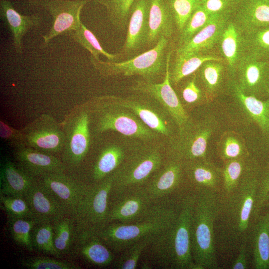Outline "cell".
I'll list each match as a JSON object with an SVG mask.
<instances>
[{
  "mask_svg": "<svg viewBox=\"0 0 269 269\" xmlns=\"http://www.w3.org/2000/svg\"><path fill=\"white\" fill-rule=\"evenodd\" d=\"M151 238L148 237L136 242L120 253L113 264L114 268L117 269H136Z\"/></svg>",
  "mask_w": 269,
  "mask_h": 269,
  "instance_id": "45",
  "label": "cell"
},
{
  "mask_svg": "<svg viewBox=\"0 0 269 269\" xmlns=\"http://www.w3.org/2000/svg\"><path fill=\"white\" fill-rule=\"evenodd\" d=\"M261 166L259 187L252 215L253 222L258 218L264 208L265 201L269 193V158L261 164Z\"/></svg>",
  "mask_w": 269,
  "mask_h": 269,
  "instance_id": "49",
  "label": "cell"
},
{
  "mask_svg": "<svg viewBox=\"0 0 269 269\" xmlns=\"http://www.w3.org/2000/svg\"><path fill=\"white\" fill-rule=\"evenodd\" d=\"M53 233L52 222L38 223L31 232V240L34 250L59 258L53 244Z\"/></svg>",
  "mask_w": 269,
  "mask_h": 269,
  "instance_id": "43",
  "label": "cell"
},
{
  "mask_svg": "<svg viewBox=\"0 0 269 269\" xmlns=\"http://www.w3.org/2000/svg\"><path fill=\"white\" fill-rule=\"evenodd\" d=\"M37 180L54 195L73 217L91 184L67 172L48 174Z\"/></svg>",
  "mask_w": 269,
  "mask_h": 269,
  "instance_id": "15",
  "label": "cell"
},
{
  "mask_svg": "<svg viewBox=\"0 0 269 269\" xmlns=\"http://www.w3.org/2000/svg\"><path fill=\"white\" fill-rule=\"evenodd\" d=\"M236 3V5L241 0H233Z\"/></svg>",
  "mask_w": 269,
  "mask_h": 269,
  "instance_id": "57",
  "label": "cell"
},
{
  "mask_svg": "<svg viewBox=\"0 0 269 269\" xmlns=\"http://www.w3.org/2000/svg\"><path fill=\"white\" fill-rule=\"evenodd\" d=\"M267 208V210L266 211V213L268 214L269 217V206L266 207Z\"/></svg>",
  "mask_w": 269,
  "mask_h": 269,
  "instance_id": "56",
  "label": "cell"
},
{
  "mask_svg": "<svg viewBox=\"0 0 269 269\" xmlns=\"http://www.w3.org/2000/svg\"><path fill=\"white\" fill-rule=\"evenodd\" d=\"M0 17L10 31L16 53H23L22 38L32 28L39 26L42 17L38 14L24 15L14 8L9 0H0Z\"/></svg>",
  "mask_w": 269,
  "mask_h": 269,
  "instance_id": "24",
  "label": "cell"
},
{
  "mask_svg": "<svg viewBox=\"0 0 269 269\" xmlns=\"http://www.w3.org/2000/svg\"><path fill=\"white\" fill-rule=\"evenodd\" d=\"M228 86L241 111L250 121L258 126L263 137L269 142V95L263 100L244 94L230 80Z\"/></svg>",
  "mask_w": 269,
  "mask_h": 269,
  "instance_id": "26",
  "label": "cell"
},
{
  "mask_svg": "<svg viewBox=\"0 0 269 269\" xmlns=\"http://www.w3.org/2000/svg\"><path fill=\"white\" fill-rule=\"evenodd\" d=\"M13 156L20 167L37 179L48 174L67 172L61 159L31 147L14 149Z\"/></svg>",
  "mask_w": 269,
  "mask_h": 269,
  "instance_id": "22",
  "label": "cell"
},
{
  "mask_svg": "<svg viewBox=\"0 0 269 269\" xmlns=\"http://www.w3.org/2000/svg\"><path fill=\"white\" fill-rule=\"evenodd\" d=\"M249 158H238L223 162L222 168L223 188L221 195L227 196L238 186Z\"/></svg>",
  "mask_w": 269,
  "mask_h": 269,
  "instance_id": "41",
  "label": "cell"
},
{
  "mask_svg": "<svg viewBox=\"0 0 269 269\" xmlns=\"http://www.w3.org/2000/svg\"><path fill=\"white\" fill-rule=\"evenodd\" d=\"M21 130L25 146L54 155L61 154L64 145V132L51 115L42 114Z\"/></svg>",
  "mask_w": 269,
  "mask_h": 269,
  "instance_id": "14",
  "label": "cell"
},
{
  "mask_svg": "<svg viewBox=\"0 0 269 269\" xmlns=\"http://www.w3.org/2000/svg\"><path fill=\"white\" fill-rule=\"evenodd\" d=\"M195 73L208 103L219 95L223 88L225 76L228 77L224 62L220 61H207Z\"/></svg>",
  "mask_w": 269,
  "mask_h": 269,
  "instance_id": "32",
  "label": "cell"
},
{
  "mask_svg": "<svg viewBox=\"0 0 269 269\" xmlns=\"http://www.w3.org/2000/svg\"><path fill=\"white\" fill-rule=\"evenodd\" d=\"M33 0V1H35L36 3H39V4H40L41 3H42L43 2L48 1H49V0Z\"/></svg>",
  "mask_w": 269,
  "mask_h": 269,
  "instance_id": "55",
  "label": "cell"
},
{
  "mask_svg": "<svg viewBox=\"0 0 269 269\" xmlns=\"http://www.w3.org/2000/svg\"><path fill=\"white\" fill-rule=\"evenodd\" d=\"M70 255L79 257L89 264L100 268L113 264L116 257L97 233L89 230L77 231Z\"/></svg>",
  "mask_w": 269,
  "mask_h": 269,
  "instance_id": "21",
  "label": "cell"
},
{
  "mask_svg": "<svg viewBox=\"0 0 269 269\" xmlns=\"http://www.w3.org/2000/svg\"><path fill=\"white\" fill-rule=\"evenodd\" d=\"M214 117L191 119L188 124L166 142L165 157L185 162L210 158L207 149L209 140L219 128Z\"/></svg>",
  "mask_w": 269,
  "mask_h": 269,
  "instance_id": "9",
  "label": "cell"
},
{
  "mask_svg": "<svg viewBox=\"0 0 269 269\" xmlns=\"http://www.w3.org/2000/svg\"><path fill=\"white\" fill-rule=\"evenodd\" d=\"M106 9L108 18L117 29L124 31L128 27L132 6L135 0H93Z\"/></svg>",
  "mask_w": 269,
  "mask_h": 269,
  "instance_id": "39",
  "label": "cell"
},
{
  "mask_svg": "<svg viewBox=\"0 0 269 269\" xmlns=\"http://www.w3.org/2000/svg\"><path fill=\"white\" fill-rule=\"evenodd\" d=\"M142 187L153 202L182 197L187 193L183 162L165 157L162 166Z\"/></svg>",
  "mask_w": 269,
  "mask_h": 269,
  "instance_id": "13",
  "label": "cell"
},
{
  "mask_svg": "<svg viewBox=\"0 0 269 269\" xmlns=\"http://www.w3.org/2000/svg\"><path fill=\"white\" fill-rule=\"evenodd\" d=\"M172 15L178 35L194 10L201 4V0H166Z\"/></svg>",
  "mask_w": 269,
  "mask_h": 269,
  "instance_id": "46",
  "label": "cell"
},
{
  "mask_svg": "<svg viewBox=\"0 0 269 269\" xmlns=\"http://www.w3.org/2000/svg\"><path fill=\"white\" fill-rule=\"evenodd\" d=\"M248 242L252 248L253 268L269 269V217L266 212L253 222Z\"/></svg>",
  "mask_w": 269,
  "mask_h": 269,
  "instance_id": "31",
  "label": "cell"
},
{
  "mask_svg": "<svg viewBox=\"0 0 269 269\" xmlns=\"http://www.w3.org/2000/svg\"><path fill=\"white\" fill-rule=\"evenodd\" d=\"M172 42L162 36L153 47L129 59L104 61L91 56L90 61L102 76H138L144 80L157 82L164 78L167 56L172 48Z\"/></svg>",
  "mask_w": 269,
  "mask_h": 269,
  "instance_id": "7",
  "label": "cell"
},
{
  "mask_svg": "<svg viewBox=\"0 0 269 269\" xmlns=\"http://www.w3.org/2000/svg\"><path fill=\"white\" fill-rule=\"evenodd\" d=\"M195 193L181 198L178 215L168 228L151 237L142 257L160 269H195L191 248V227Z\"/></svg>",
  "mask_w": 269,
  "mask_h": 269,
  "instance_id": "2",
  "label": "cell"
},
{
  "mask_svg": "<svg viewBox=\"0 0 269 269\" xmlns=\"http://www.w3.org/2000/svg\"><path fill=\"white\" fill-rule=\"evenodd\" d=\"M93 0H52L40 4L50 14L52 25L42 36L46 45L55 37L80 27L81 11L84 5Z\"/></svg>",
  "mask_w": 269,
  "mask_h": 269,
  "instance_id": "17",
  "label": "cell"
},
{
  "mask_svg": "<svg viewBox=\"0 0 269 269\" xmlns=\"http://www.w3.org/2000/svg\"><path fill=\"white\" fill-rule=\"evenodd\" d=\"M230 15H212L210 21L189 41L175 48V54L204 53L218 45L220 37Z\"/></svg>",
  "mask_w": 269,
  "mask_h": 269,
  "instance_id": "28",
  "label": "cell"
},
{
  "mask_svg": "<svg viewBox=\"0 0 269 269\" xmlns=\"http://www.w3.org/2000/svg\"><path fill=\"white\" fill-rule=\"evenodd\" d=\"M181 199L155 202L148 214L139 220L131 223L111 222L97 234L114 253L119 254L134 243L172 226L177 219Z\"/></svg>",
  "mask_w": 269,
  "mask_h": 269,
  "instance_id": "3",
  "label": "cell"
},
{
  "mask_svg": "<svg viewBox=\"0 0 269 269\" xmlns=\"http://www.w3.org/2000/svg\"><path fill=\"white\" fill-rule=\"evenodd\" d=\"M212 16L201 4L199 5L194 10L182 31L177 35L176 48L189 41L210 21Z\"/></svg>",
  "mask_w": 269,
  "mask_h": 269,
  "instance_id": "44",
  "label": "cell"
},
{
  "mask_svg": "<svg viewBox=\"0 0 269 269\" xmlns=\"http://www.w3.org/2000/svg\"><path fill=\"white\" fill-rule=\"evenodd\" d=\"M217 45L226 65L229 79L246 56L243 33L231 16L225 25Z\"/></svg>",
  "mask_w": 269,
  "mask_h": 269,
  "instance_id": "29",
  "label": "cell"
},
{
  "mask_svg": "<svg viewBox=\"0 0 269 269\" xmlns=\"http://www.w3.org/2000/svg\"><path fill=\"white\" fill-rule=\"evenodd\" d=\"M62 128L64 145L61 159L67 172L75 176L82 167L90 146V117L87 103L74 107L66 116Z\"/></svg>",
  "mask_w": 269,
  "mask_h": 269,
  "instance_id": "8",
  "label": "cell"
},
{
  "mask_svg": "<svg viewBox=\"0 0 269 269\" xmlns=\"http://www.w3.org/2000/svg\"><path fill=\"white\" fill-rule=\"evenodd\" d=\"M210 60L224 61L222 57L204 53L175 54L170 61L169 73L172 86L176 87L184 78L193 74L205 62Z\"/></svg>",
  "mask_w": 269,
  "mask_h": 269,
  "instance_id": "34",
  "label": "cell"
},
{
  "mask_svg": "<svg viewBox=\"0 0 269 269\" xmlns=\"http://www.w3.org/2000/svg\"><path fill=\"white\" fill-rule=\"evenodd\" d=\"M115 98L121 105L131 110L147 127L157 134L162 140L167 142L176 134L177 132L174 131V126H176L172 118L155 100L135 93L125 97L115 96Z\"/></svg>",
  "mask_w": 269,
  "mask_h": 269,
  "instance_id": "12",
  "label": "cell"
},
{
  "mask_svg": "<svg viewBox=\"0 0 269 269\" xmlns=\"http://www.w3.org/2000/svg\"><path fill=\"white\" fill-rule=\"evenodd\" d=\"M0 135L14 149L25 146L21 130L13 128L2 121H0Z\"/></svg>",
  "mask_w": 269,
  "mask_h": 269,
  "instance_id": "51",
  "label": "cell"
},
{
  "mask_svg": "<svg viewBox=\"0 0 269 269\" xmlns=\"http://www.w3.org/2000/svg\"><path fill=\"white\" fill-rule=\"evenodd\" d=\"M149 0H135L131 8L127 35L118 54L120 60L129 59L145 49L148 33Z\"/></svg>",
  "mask_w": 269,
  "mask_h": 269,
  "instance_id": "18",
  "label": "cell"
},
{
  "mask_svg": "<svg viewBox=\"0 0 269 269\" xmlns=\"http://www.w3.org/2000/svg\"><path fill=\"white\" fill-rule=\"evenodd\" d=\"M155 203L142 187L110 196L108 224L137 221L148 214Z\"/></svg>",
  "mask_w": 269,
  "mask_h": 269,
  "instance_id": "16",
  "label": "cell"
},
{
  "mask_svg": "<svg viewBox=\"0 0 269 269\" xmlns=\"http://www.w3.org/2000/svg\"><path fill=\"white\" fill-rule=\"evenodd\" d=\"M173 52L172 48L168 52L166 73L162 82L147 81L139 78L135 80L129 89L133 93L147 95L159 102L172 118L178 132L188 124L192 118L182 106L170 82L169 69Z\"/></svg>",
  "mask_w": 269,
  "mask_h": 269,
  "instance_id": "11",
  "label": "cell"
},
{
  "mask_svg": "<svg viewBox=\"0 0 269 269\" xmlns=\"http://www.w3.org/2000/svg\"><path fill=\"white\" fill-rule=\"evenodd\" d=\"M269 206V193L268 194L267 197V198H266V201H265V206H264V208L265 207H267Z\"/></svg>",
  "mask_w": 269,
  "mask_h": 269,
  "instance_id": "54",
  "label": "cell"
},
{
  "mask_svg": "<svg viewBox=\"0 0 269 269\" xmlns=\"http://www.w3.org/2000/svg\"><path fill=\"white\" fill-rule=\"evenodd\" d=\"M37 221L32 218H7L8 228L13 240L29 252L34 251L31 232Z\"/></svg>",
  "mask_w": 269,
  "mask_h": 269,
  "instance_id": "42",
  "label": "cell"
},
{
  "mask_svg": "<svg viewBox=\"0 0 269 269\" xmlns=\"http://www.w3.org/2000/svg\"><path fill=\"white\" fill-rule=\"evenodd\" d=\"M268 60H259L246 55L229 80L244 94L259 99L268 97L266 80Z\"/></svg>",
  "mask_w": 269,
  "mask_h": 269,
  "instance_id": "19",
  "label": "cell"
},
{
  "mask_svg": "<svg viewBox=\"0 0 269 269\" xmlns=\"http://www.w3.org/2000/svg\"><path fill=\"white\" fill-rule=\"evenodd\" d=\"M164 146L162 140L143 141L127 150L124 160L111 174L110 196L143 187L162 166L165 159Z\"/></svg>",
  "mask_w": 269,
  "mask_h": 269,
  "instance_id": "6",
  "label": "cell"
},
{
  "mask_svg": "<svg viewBox=\"0 0 269 269\" xmlns=\"http://www.w3.org/2000/svg\"><path fill=\"white\" fill-rule=\"evenodd\" d=\"M0 206L1 209L6 214L7 218H32L29 206L24 197L0 194Z\"/></svg>",
  "mask_w": 269,
  "mask_h": 269,
  "instance_id": "48",
  "label": "cell"
},
{
  "mask_svg": "<svg viewBox=\"0 0 269 269\" xmlns=\"http://www.w3.org/2000/svg\"><path fill=\"white\" fill-rule=\"evenodd\" d=\"M73 39L81 46L88 51L91 56L99 58L100 55L105 56L108 61H119L120 55L107 52L101 46L94 34L81 22L79 28L74 31L72 35Z\"/></svg>",
  "mask_w": 269,
  "mask_h": 269,
  "instance_id": "40",
  "label": "cell"
},
{
  "mask_svg": "<svg viewBox=\"0 0 269 269\" xmlns=\"http://www.w3.org/2000/svg\"><path fill=\"white\" fill-rule=\"evenodd\" d=\"M177 87L179 92V99L187 112L208 103L204 91L198 83L195 72L182 79Z\"/></svg>",
  "mask_w": 269,
  "mask_h": 269,
  "instance_id": "38",
  "label": "cell"
},
{
  "mask_svg": "<svg viewBox=\"0 0 269 269\" xmlns=\"http://www.w3.org/2000/svg\"><path fill=\"white\" fill-rule=\"evenodd\" d=\"M243 33L245 55L259 60H269V26Z\"/></svg>",
  "mask_w": 269,
  "mask_h": 269,
  "instance_id": "37",
  "label": "cell"
},
{
  "mask_svg": "<svg viewBox=\"0 0 269 269\" xmlns=\"http://www.w3.org/2000/svg\"><path fill=\"white\" fill-rule=\"evenodd\" d=\"M195 195L191 227V248L195 269H217L215 223L221 194L206 189Z\"/></svg>",
  "mask_w": 269,
  "mask_h": 269,
  "instance_id": "4",
  "label": "cell"
},
{
  "mask_svg": "<svg viewBox=\"0 0 269 269\" xmlns=\"http://www.w3.org/2000/svg\"><path fill=\"white\" fill-rule=\"evenodd\" d=\"M249 248L248 241L244 242L241 244L238 251V256L233 262L231 269H246L248 268Z\"/></svg>",
  "mask_w": 269,
  "mask_h": 269,
  "instance_id": "52",
  "label": "cell"
},
{
  "mask_svg": "<svg viewBox=\"0 0 269 269\" xmlns=\"http://www.w3.org/2000/svg\"><path fill=\"white\" fill-rule=\"evenodd\" d=\"M48 257H31L21 260V265L29 269H79L80 267L68 261Z\"/></svg>",
  "mask_w": 269,
  "mask_h": 269,
  "instance_id": "47",
  "label": "cell"
},
{
  "mask_svg": "<svg viewBox=\"0 0 269 269\" xmlns=\"http://www.w3.org/2000/svg\"><path fill=\"white\" fill-rule=\"evenodd\" d=\"M112 184V174L99 182L91 183L73 217L77 231L89 230L97 233L108 224Z\"/></svg>",
  "mask_w": 269,
  "mask_h": 269,
  "instance_id": "10",
  "label": "cell"
},
{
  "mask_svg": "<svg viewBox=\"0 0 269 269\" xmlns=\"http://www.w3.org/2000/svg\"><path fill=\"white\" fill-rule=\"evenodd\" d=\"M126 154V149L119 144H109L103 147L92 164L90 182H99L111 175L121 165Z\"/></svg>",
  "mask_w": 269,
  "mask_h": 269,
  "instance_id": "33",
  "label": "cell"
},
{
  "mask_svg": "<svg viewBox=\"0 0 269 269\" xmlns=\"http://www.w3.org/2000/svg\"><path fill=\"white\" fill-rule=\"evenodd\" d=\"M175 33V22L166 0H149L145 49L153 47L162 36L172 40Z\"/></svg>",
  "mask_w": 269,
  "mask_h": 269,
  "instance_id": "25",
  "label": "cell"
},
{
  "mask_svg": "<svg viewBox=\"0 0 269 269\" xmlns=\"http://www.w3.org/2000/svg\"><path fill=\"white\" fill-rule=\"evenodd\" d=\"M183 168L187 192L195 193L207 189L222 194V168L216 165L210 158L183 162Z\"/></svg>",
  "mask_w": 269,
  "mask_h": 269,
  "instance_id": "20",
  "label": "cell"
},
{
  "mask_svg": "<svg viewBox=\"0 0 269 269\" xmlns=\"http://www.w3.org/2000/svg\"><path fill=\"white\" fill-rule=\"evenodd\" d=\"M201 5L211 15L232 16L236 6L233 0H201Z\"/></svg>",
  "mask_w": 269,
  "mask_h": 269,
  "instance_id": "50",
  "label": "cell"
},
{
  "mask_svg": "<svg viewBox=\"0 0 269 269\" xmlns=\"http://www.w3.org/2000/svg\"><path fill=\"white\" fill-rule=\"evenodd\" d=\"M87 104L91 131L95 134L113 131L141 141L162 140L157 134L147 127L134 113L121 105L115 96L98 97Z\"/></svg>",
  "mask_w": 269,
  "mask_h": 269,
  "instance_id": "5",
  "label": "cell"
},
{
  "mask_svg": "<svg viewBox=\"0 0 269 269\" xmlns=\"http://www.w3.org/2000/svg\"><path fill=\"white\" fill-rule=\"evenodd\" d=\"M52 224L53 244L59 258L70 255L77 235L74 218L70 214H66Z\"/></svg>",
  "mask_w": 269,
  "mask_h": 269,
  "instance_id": "35",
  "label": "cell"
},
{
  "mask_svg": "<svg viewBox=\"0 0 269 269\" xmlns=\"http://www.w3.org/2000/svg\"><path fill=\"white\" fill-rule=\"evenodd\" d=\"M37 179L16 162L2 157L0 166V194L24 197Z\"/></svg>",
  "mask_w": 269,
  "mask_h": 269,
  "instance_id": "27",
  "label": "cell"
},
{
  "mask_svg": "<svg viewBox=\"0 0 269 269\" xmlns=\"http://www.w3.org/2000/svg\"><path fill=\"white\" fill-rule=\"evenodd\" d=\"M216 151L223 163L233 159L251 157L244 137L233 131L222 134L217 142Z\"/></svg>",
  "mask_w": 269,
  "mask_h": 269,
  "instance_id": "36",
  "label": "cell"
},
{
  "mask_svg": "<svg viewBox=\"0 0 269 269\" xmlns=\"http://www.w3.org/2000/svg\"><path fill=\"white\" fill-rule=\"evenodd\" d=\"M231 17L242 32L269 26V0H241Z\"/></svg>",
  "mask_w": 269,
  "mask_h": 269,
  "instance_id": "30",
  "label": "cell"
},
{
  "mask_svg": "<svg viewBox=\"0 0 269 269\" xmlns=\"http://www.w3.org/2000/svg\"><path fill=\"white\" fill-rule=\"evenodd\" d=\"M261 168L259 161L251 157L237 187L227 196L221 195L215 237L216 250L222 254L237 252L249 240Z\"/></svg>",
  "mask_w": 269,
  "mask_h": 269,
  "instance_id": "1",
  "label": "cell"
},
{
  "mask_svg": "<svg viewBox=\"0 0 269 269\" xmlns=\"http://www.w3.org/2000/svg\"><path fill=\"white\" fill-rule=\"evenodd\" d=\"M266 80L268 88V94L269 95V60H268L266 70Z\"/></svg>",
  "mask_w": 269,
  "mask_h": 269,
  "instance_id": "53",
  "label": "cell"
},
{
  "mask_svg": "<svg viewBox=\"0 0 269 269\" xmlns=\"http://www.w3.org/2000/svg\"><path fill=\"white\" fill-rule=\"evenodd\" d=\"M32 218L41 222H53L69 214L54 195L38 180L25 195Z\"/></svg>",
  "mask_w": 269,
  "mask_h": 269,
  "instance_id": "23",
  "label": "cell"
}]
</instances>
